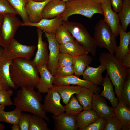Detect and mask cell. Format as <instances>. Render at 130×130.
<instances>
[{"label":"cell","mask_w":130,"mask_h":130,"mask_svg":"<svg viewBox=\"0 0 130 130\" xmlns=\"http://www.w3.org/2000/svg\"><path fill=\"white\" fill-rule=\"evenodd\" d=\"M61 0V1H65V2H67L68 1H69V0Z\"/></svg>","instance_id":"cell-53"},{"label":"cell","mask_w":130,"mask_h":130,"mask_svg":"<svg viewBox=\"0 0 130 130\" xmlns=\"http://www.w3.org/2000/svg\"><path fill=\"white\" fill-rule=\"evenodd\" d=\"M12 130H20V127L18 124L13 125L11 127Z\"/></svg>","instance_id":"cell-47"},{"label":"cell","mask_w":130,"mask_h":130,"mask_svg":"<svg viewBox=\"0 0 130 130\" xmlns=\"http://www.w3.org/2000/svg\"><path fill=\"white\" fill-rule=\"evenodd\" d=\"M65 9L60 16L63 21L70 16L80 15L91 19L96 13L103 15L101 4L96 0H71L66 2Z\"/></svg>","instance_id":"cell-4"},{"label":"cell","mask_w":130,"mask_h":130,"mask_svg":"<svg viewBox=\"0 0 130 130\" xmlns=\"http://www.w3.org/2000/svg\"><path fill=\"white\" fill-rule=\"evenodd\" d=\"M21 111L16 107L12 111L0 112V122H3L12 124H18Z\"/></svg>","instance_id":"cell-31"},{"label":"cell","mask_w":130,"mask_h":130,"mask_svg":"<svg viewBox=\"0 0 130 130\" xmlns=\"http://www.w3.org/2000/svg\"><path fill=\"white\" fill-rule=\"evenodd\" d=\"M32 114L21 113L18 123L20 130H29Z\"/></svg>","instance_id":"cell-42"},{"label":"cell","mask_w":130,"mask_h":130,"mask_svg":"<svg viewBox=\"0 0 130 130\" xmlns=\"http://www.w3.org/2000/svg\"><path fill=\"white\" fill-rule=\"evenodd\" d=\"M36 48L35 46L23 45L14 38L3 48L4 54L7 59L10 61L20 58L30 60L34 54Z\"/></svg>","instance_id":"cell-8"},{"label":"cell","mask_w":130,"mask_h":130,"mask_svg":"<svg viewBox=\"0 0 130 130\" xmlns=\"http://www.w3.org/2000/svg\"><path fill=\"white\" fill-rule=\"evenodd\" d=\"M5 128L4 124L0 123V130H4Z\"/></svg>","instance_id":"cell-48"},{"label":"cell","mask_w":130,"mask_h":130,"mask_svg":"<svg viewBox=\"0 0 130 130\" xmlns=\"http://www.w3.org/2000/svg\"><path fill=\"white\" fill-rule=\"evenodd\" d=\"M40 77L35 87L39 92L47 93L53 85L54 77L48 70L46 65L37 66Z\"/></svg>","instance_id":"cell-16"},{"label":"cell","mask_w":130,"mask_h":130,"mask_svg":"<svg viewBox=\"0 0 130 130\" xmlns=\"http://www.w3.org/2000/svg\"><path fill=\"white\" fill-rule=\"evenodd\" d=\"M62 24L67 29L79 44L93 56L95 55L98 46L85 27L81 23L63 21Z\"/></svg>","instance_id":"cell-5"},{"label":"cell","mask_w":130,"mask_h":130,"mask_svg":"<svg viewBox=\"0 0 130 130\" xmlns=\"http://www.w3.org/2000/svg\"><path fill=\"white\" fill-rule=\"evenodd\" d=\"M92 109L95 111L100 117L106 119L114 115L113 107L109 106L105 98L100 95L94 94Z\"/></svg>","instance_id":"cell-18"},{"label":"cell","mask_w":130,"mask_h":130,"mask_svg":"<svg viewBox=\"0 0 130 130\" xmlns=\"http://www.w3.org/2000/svg\"><path fill=\"white\" fill-rule=\"evenodd\" d=\"M51 0H46L43 1L37 2L29 0L26 6L29 22L37 23L41 20L42 19L43 9L46 4Z\"/></svg>","instance_id":"cell-17"},{"label":"cell","mask_w":130,"mask_h":130,"mask_svg":"<svg viewBox=\"0 0 130 130\" xmlns=\"http://www.w3.org/2000/svg\"><path fill=\"white\" fill-rule=\"evenodd\" d=\"M3 14L0 13V46L1 27L3 19Z\"/></svg>","instance_id":"cell-46"},{"label":"cell","mask_w":130,"mask_h":130,"mask_svg":"<svg viewBox=\"0 0 130 130\" xmlns=\"http://www.w3.org/2000/svg\"><path fill=\"white\" fill-rule=\"evenodd\" d=\"M119 35L120 36L119 46L115 50V57L121 61L124 57L130 53V31L125 32L120 23L118 27Z\"/></svg>","instance_id":"cell-21"},{"label":"cell","mask_w":130,"mask_h":130,"mask_svg":"<svg viewBox=\"0 0 130 130\" xmlns=\"http://www.w3.org/2000/svg\"><path fill=\"white\" fill-rule=\"evenodd\" d=\"M13 91L10 88L4 89L0 91V104L6 106L14 105L11 101V97L13 95Z\"/></svg>","instance_id":"cell-38"},{"label":"cell","mask_w":130,"mask_h":130,"mask_svg":"<svg viewBox=\"0 0 130 130\" xmlns=\"http://www.w3.org/2000/svg\"><path fill=\"white\" fill-rule=\"evenodd\" d=\"M0 13L18 14L7 0H0Z\"/></svg>","instance_id":"cell-43"},{"label":"cell","mask_w":130,"mask_h":130,"mask_svg":"<svg viewBox=\"0 0 130 130\" xmlns=\"http://www.w3.org/2000/svg\"><path fill=\"white\" fill-rule=\"evenodd\" d=\"M114 115L122 123L124 130L130 129V109L121 98L118 99L117 106L113 108Z\"/></svg>","instance_id":"cell-22"},{"label":"cell","mask_w":130,"mask_h":130,"mask_svg":"<svg viewBox=\"0 0 130 130\" xmlns=\"http://www.w3.org/2000/svg\"><path fill=\"white\" fill-rule=\"evenodd\" d=\"M101 84L104 89L100 95L107 99L113 107H115L118 103V99L115 97L113 85L107 73L105 77L103 78Z\"/></svg>","instance_id":"cell-25"},{"label":"cell","mask_w":130,"mask_h":130,"mask_svg":"<svg viewBox=\"0 0 130 130\" xmlns=\"http://www.w3.org/2000/svg\"><path fill=\"white\" fill-rule=\"evenodd\" d=\"M99 3L102 4L105 3L109 0H96Z\"/></svg>","instance_id":"cell-50"},{"label":"cell","mask_w":130,"mask_h":130,"mask_svg":"<svg viewBox=\"0 0 130 130\" xmlns=\"http://www.w3.org/2000/svg\"><path fill=\"white\" fill-rule=\"evenodd\" d=\"M77 56L60 52L58 58V66L72 65Z\"/></svg>","instance_id":"cell-39"},{"label":"cell","mask_w":130,"mask_h":130,"mask_svg":"<svg viewBox=\"0 0 130 130\" xmlns=\"http://www.w3.org/2000/svg\"><path fill=\"white\" fill-rule=\"evenodd\" d=\"M45 36L47 38L49 51L47 68L49 71L53 75L58 67V60L60 52V44L56 41L55 34H49L45 32Z\"/></svg>","instance_id":"cell-11"},{"label":"cell","mask_w":130,"mask_h":130,"mask_svg":"<svg viewBox=\"0 0 130 130\" xmlns=\"http://www.w3.org/2000/svg\"><path fill=\"white\" fill-rule=\"evenodd\" d=\"M11 62L5 56L3 48H0V80L5 89L10 88L16 89L18 87L13 83L10 77V67Z\"/></svg>","instance_id":"cell-14"},{"label":"cell","mask_w":130,"mask_h":130,"mask_svg":"<svg viewBox=\"0 0 130 130\" xmlns=\"http://www.w3.org/2000/svg\"><path fill=\"white\" fill-rule=\"evenodd\" d=\"M106 122V118L99 117L81 130H103Z\"/></svg>","instance_id":"cell-40"},{"label":"cell","mask_w":130,"mask_h":130,"mask_svg":"<svg viewBox=\"0 0 130 130\" xmlns=\"http://www.w3.org/2000/svg\"><path fill=\"white\" fill-rule=\"evenodd\" d=\"M42 117L32 114L30 119L29 130H50L47 123Z\"/></svg>","instance_id":"cell-35"},{"label":"cell","mask_w":130,"mask_h":130,"mask_svg":"<svg viewBox=\"0 0 130 130\" xmlns=\"http://www.w3.org/2000/svg\"><path fill=\"white\" fill-rule=\"evenodd\" d=\"M54 122V129L56 130H76V116L63 113L58 116L53 115Z\"/></svg>","instance_id":"cell-19"},{"label":"cell","mask_w":130,"mask_h":130,"mask_svg":"<svg viewBox=\"0 0 130 130\" xmlns=\"http://www.w3.org/2000/svg\"><path fill=\"white\" fill-rule=\"evenodd\" d=\"M4 89V86L0 80V91Z\"/></svg>","instance_id":"cell-51"},{"label":"cell","mask_w":130,"mask_h":130,"mask_svg":"<svg viewBox=\"0 0 130 130\" xmlns=\"http://www.w3.org/2000/svg\"><path fill=\"white\" fill-rule=\"evenodd\" d=\"M99 60L101 64L103 65L107 70V73L114 87L117 98L118 99L121 98V91L130 72V68L109 52L101 53Z\"/></svg>","instance_id":"cell-2"},{"label":"cell","mask_w":130,"mask_h":130,"mask_svg":"<svg viewBox=\"0 0 130 130\" xmlns=\"http://www.w3.org/2000/svg\"><path fill=\"white\" fill-rule=\"evenodd\" d=\"M43 31L37 27L38 36L37 50L34 59L32 60L33 64L36 67L47 65L49 58V53L47 43L43 41L42 35Z\"/></svg>","instance_id":"cell-12"},{"label":"cell","mask_w":130,"mask_h":130,"mask_svg":"<svg viewBox=\"0 0 130 130\" xmlns=\"http://www.w3.org/2000/svg\"><path fill=\"white\" fill-rule=\"evenodd\" d=\"M53 87L58 92L63 102L66 104L68 102L72 95L78 93L81 91L82 87L78 85H53Z\"/></svg>","instance_id":"cell-26"},{"label":"cell","mask_w":130,"mask_h":130,"mask_svg":"<svg viewBox=\"0 0 130 130\" xmlns=\"http://www.w3.org/2000/svg\"><path fill=\"white\" fill-rule=\"evenodd\" d=\"M101 6L104 16L103 20L110 27L114 35L116 37L118 36L120 22L118 14L112 9L110 0L101 4Z\"/></svg>","instance_id":"cell-13"},{"label":"cell","mask_w":130,"mask_h":130,"mask_svg":"<svg viewBox=\"0 0 130 130\" xmlns=\"http://www.w3.org/2000/svg\"><path fill=\"white\" fill-rule=\"evenodd\" d=\"M66 2L61 0H51L44 6L42 12V19H52L60 16L64 12Z\"/></svg>","instance_id":"cell-20"},{"label":"cell","mask_w":130,"mask_h":130,"mask_svg":"<svg viewBox=\"0 0 130 130\" xmlns=\"http://www.w3.org/2000/svg\"><path fill=\"white\" fill-rule=\"evenodd\" d=\"M10 76L18 87L34 88L39 78L37 67L30 60L23 58L14 59L10 67Z\"/></svg>","instance_id":"cell-1"},{"label":"cell","mask_w":130,"mask_h":130,"mask_svg":"<svg viewBox=\"0 0 130 130\" xmlns=\"http://www.w3.org/2000/svg\"><path fill=\"white\" fill-rule=\"evenodd\" d=\"M55 35L56 41L60 45L75 40L74 38L70 32L62 24L58 27Z\"/></svg>","instance_id":"cell-33"},{"label":"cell","mask_w":130,"mask_h":130,"mask_svg":"<svg viewBox=\"0 0 130 130\" xmlns=\"http://www.w3.org/2000/svg\"><path fill=\"white\" fill-rule=\"evenodd\" d=\"M45 97L43 105L46 112L58 116L64 113L65 106L61 103V97L58 92L52 87L49 90Z\"/></svg>","instance_id":"cell-9"},{"label":"cell","mask_w":130,"mask_h":130,"mask_svg":"<svg viewBox=\"0 0 130 130\" xmlns=\"http://www.w3.org/2000/svg\"><path fill=\"white\" fill-rule=\"evenodd\" d=\"M5 106L4 105L0 104V112L4 110Z\"/></svg>","instance_id":"cell-49"},{"label":"cell","mask_w":130,"mask_h":130,"mask_svg":"<svg viewBox=\"0 0 130 130\" xmlns=\"http://www.w3.org/2000/svg\"><path fill=\"white\" fill-rule=\"evenodd\" d=\"M113 10L116 13L120 12L123 4L122 0H110Z\"/></svg>","instance_id":"cell-44"},{"label":"cell","mask_w":130,"mask_h":130,"mask_svg":"<svg viewBox=\"0 0 130 130\" xmlns=\"http://www.w3.org/2000/svg\"><path fill=\"white\" fill-rule=\"evenodd\" d=\"M63 21L62 18L60 16L50 19H42L37 23H31L29 22H23L21 26L36 27L48 34H55L58 27L62 24Z\"/></svg>","instance_id":"cell-15"},{"label":"cell","mask_w":130,"mask_h":130,"mask_svg":"<svg viewBox=\"0 0 130 130\" xmlns=\"http://www.w3.org/2000/svg\"><path fill=\"white\" fill-rule=\"evenodd\" d=\"M61 52L78 56L84 54H88L89 52L75 40L60 46Z\"/></svg>","instance_id":"cell-27"},{"label":"cell","mask_w":130,"mask_h":130,"mask_svg":"<svg viewBox=\"0 0 130 130\" xmlns=\"http://www.w3.org/2000/svg\"><path fill=\"white\" fill-rule=\"evenodd\" d=\"M94 94L89 89L82 87L81 91L76 94L75 97L82 107L83 110L92 109V101Z\"/></svg>","instance_id":"cell-28"},{"label":"cell","mask_w":130,"mask_h":130,"mask_svg":"<svg viewBox=\"0 0 130 130\" xmlns=\"http://www.w3.org/2000/svg\"><path fill=\"white\" fill-rule=\"evenodd\" d=\"M106 119L104 130H124L123 124L114 115Z\"/></svg>","instance_id":"cell-36"},{"label":"cell","mask_w":130,"mask_h":130,"mask_svg":"<svg viewBox=\"0 0 130 130\" xmlns=\"http://www.w3.org/2000/svg\"><path fill=\"white\" fill-rule=\"evenodd\" d=\"M116 37L103 19L100 20L95 25L93 38L98 46L105 48L113 55L117 46Z\"/></svg>","instance_id":"cell-6"},{"label":"cell","mask_w":130,"mask_h":130,"mask_svg":"<svg viewBox=\"0 0 130 130\" xmlns=\"http://www.w3.org/2000/svg\"><path fill=\"white\" fill-rule=\"evenodd\" d=\"M65 113L71 115L77 116L83 110L82 107L75 97L72 95L68 102L65 106Z\"/></svg>","instance_id":"cell-34"},{"label":"cell","mask_w":130,"mask_h":130,"mask_svg":"<svg viewBox=\"0 0 130 130\" xmlns=\"http://www.w3.org/2000/svg\"><path fill=\"white\" fill-rule=\"evenodd\" d=\"M121 61L125 65L130 68V53L126 55Z\"/></svg>","instance_id":"cell-45"},{"label":"cell","mask_w":130,"mask_h":130,"mask_svg":"<svg viewBox=\"0 0 130 130\" xmlns=\"http://www.w3.org/2000/svg\"><path fill=\"white\" fill-rule=\"evenodd\" d=\"M42 98L40 93L35 92L34 88L22 87L17 92L14 98L16 107L22 111H26L39 116L49 122L46 112L41 103Z\"/></svg>","instance_id":"cell-3"},{"label":"cell","mask_w":130,"mask_h":130,"mask_svg":"<svg viewBox=\"0 0 130 130\" xmlns=\"http://www.w3.org/2000/svg\"><path fill=\"white\" fill-rule=\"evenodd\" d=\"M92 59L88 54H84L77 56L72 65L74 73L78 76L82 75L86 67L91 64Z\"/></svg>","instance_id":"cell-29"},{"label":"cell","mask_w":130,"mask_h":130,"mask_svg":"<svg viewBox=\"0 0 130 130\" xmlns=\"http://www.w3.org/2000/svg\"><path fill=\"white\" fill-rule=\"evenodd\" d=\"M118 14L120 24L125 32L130 23V0H123L121 9Z\"/></svg>","instance_id":"cell-30"},{"label":"cell","mask_w":130,"mask_h":130,"mask_svg":"<svg viewBox=\"0 0 130 130\" xmlns=\"http://www.w3.org/2000/svg\"><path fill=\"white\" fill-rule=\"evenodd\" d=\"M106 70L105 67L101 64L97 68L88 65L83 73V78L96 85H100L103 78L102 73Z\"/></svg>","instance_id":"cell-23"},{"label":"cell","mask_w":130,"mask_h":130,"mask_svg":"<svg viewBox=\"0 0 130 130\" xmlns=\"http://www.w3.org/2000/svg\"></svg>","instance_id":"cell-54"},{"label":"cell","mask_w":130,"mask_h":130,"mask_svg":"<svg viewBox=\"0 0 130 130\" xmlns=\"http://www.w3.org/2000/svg\"><path fill=\"white\" fill-rule=\"evenodd\" d=\"M33 0L37 2H41L44 1L46 0Z\"/></svg>","instance_id":"cell-52"},{"label":"cell","mask_w":130,"mask_h":130,"mask_svg":"<svg viewBox=\"0 0 130 130\" xmlns=\"http://www.w3.org/2000/svg\"><path fill=\"white\" fill-rule=\"evenodd\" d=\"M74 73L73 65L58 66L55 71L54 77H61L69 76Z\"/></svg>","instance_id":"cell-41"},{"label":"cell","mask_w":130,"mask_h":130,"mask_svg":"<svg viewBox=\"0 0 130 130\" xmlns=\"http://www.w3.org/2000/svg\"><path fill=\"white\" fill-rule=\"evenodd\" d=\"M21 22L16 14L9 13L3 14L1 30L0 46L4 48L14 38L16 32Z\"/></svg>","instance_id":"cell-7"},{"label":"cell","mask_w":130,"mask_h":130,"mask_svg":"<svg viewBox=\"0 0 130 130\" xmlns=\"http://www.w3.org/2000/svg\"><path fill=\"white\" fill-rule=\"evenodd\" d=\"M54 77L53 84L55 86L76 85L89 89L94 94H99L100 92V88L98 85L90 81L81 79L73 74Z\"/></svg>","instance_id":"cell-10"},{"label":"cell","mask_w":130,"mask_h":130,"mask_svg":"<svg viewBox=\"0 0 130 130\" xmlns=\"http://www.w3.org/2000/svg\"><path fill=\"white\" fill-rule=\"evenodd\" d=\"M121 97L129 108H130V72L128 74L121 92Z\"/></svg>","instance_id":"cell-37"},{"label":"cell","mask_w":130,"mask_h":130,"mask_svg":"<svg viewBox=\"0 0 130 130\" xmlns=\"http://www.w3.org/2000/svg\"><path fill=\"white\" fill-rule=\"evenodd\" d=\"M99 117L93 110H84L76 116L77 125L79 130H81Z\"/></svg>","instance_id":"cell-24"},{"label":"cell","mask_w":130,"mask_h":130,"mask_svg":"<svg viewBox=\"0 0 130 130\" xmlns=\"http://www.w3.org/2000/svg\"><path fill=\"white\" fill-rule=\"evenodd\" d=\"M18 13L21 17L23 23L29 22L26 6L29 0H7Z\"/></svg>","instance_id":"cell-32"}]
</instances>
